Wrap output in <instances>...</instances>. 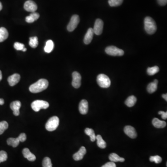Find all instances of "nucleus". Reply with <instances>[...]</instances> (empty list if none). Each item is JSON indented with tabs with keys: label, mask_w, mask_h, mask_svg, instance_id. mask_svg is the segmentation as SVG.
Segmentation results:
<instances>
[{
	"label": "nucleus",
	"mask_w": 167,
	"mask_h": 167,
	"mask_svg": "<svg viewBox=\"0 0 167 167\" xmlns=\"http://www.w3.org/2000/svg\"><path fill=\"white\" fill-rule=\"evenodd\" d=\"M48 81L44 79H41L36 83L31 84L29 87V91L32 93H36L44 91L48 87Z\"/></svg>",
	"instance_id": "1"
},
{
	"label": "nucleus",
	"mask_w": 167,
	"mask_h": 167,
	"mask_svg": "<svg viewBox=\"0 0 167 167\" xmlns=\"http://www.w3.org/2000/svg\"><path fill=\"white\" fill-rule=\"evenodd\" d=\"M145 29L149 35H153L156 32L157 26L155 21L150 17H147L145 19Z\"/></svg>",
	"instance_id": "2"
},
{
	"label": "nucleus",
	"mask_w": 167,
	"mask_h": 167,
	"mask_svg": "<svg viewBox=\"0 0 167 167\" xmlns=\"http://www.w3.org/2000/svg\"><path fill=\"white\" fill-rule=\"evenodd\" d=\"M59 118L58 117H52L48 119L45 124V129L49 131H55L59 125Z\"/></svg>",
	"instance_id": "3"
},
{
	"label": "nucleus",
	"mask_w": 167,
	"mask_h": 167,
	"mask_svg": "<svg viewBox=\"0 0 167 167\" xmlns=\"http://www.w3.org/2000/svg\"><path fill=\"white\" fill-rule=\"evenodd\" d=\"M98 84L102 88H107L111 85V80L110 78L104 74H100L98 76L97 78Z\"/></svg>",
	"instance_id": "4"
},
{
	"label": "nucleus",
	"mask_w": 167,
	"mask_h": 167,
	"mask_svg": "<svg viewBox=\"0 0 167 167\" xmlns=\"http://www.w3.org/2000/svg\"><path fill=\"white\" fill-rule=\"evenodd\" d=\"M49 106V104L46 101L41 100H36L31 104L32 109L36 112H38L41 109H46Z\"/></svg>",
	"instance_id": "5"
},
{
	"label": "nucleus",
	"mask_w": 167,
	"mask_h": 167,
	"mask_svg": "<svg viewBox=\"0 0 167 167\" xmlns=\"http://www.w3.org/2000/svg\"><path fill=\"white\" fill-rule=\"evenodd\" d=\"M105 52L109 55L113 56H121L124 55V51L115 46H109L105 48Z\"/></svg>",
	"instance_id": "6"
},
{
	"label": "nucleus",
	"mask_w": 167,
	"mask_h": 167,
	"mask_svg": "<svg viewBox=\"0 0 167 167\" xmlns=\"http://www.w3.org/2000/svg\"><path fill=\"white\" fill-rule=\"evenodd\" d=\"M80 21L79 16L78 15H74L71 17L70 22L67 26V29L69 32H73L77 27Z\"/></svg>",
	"instance_id": "7"
},
{
	"label": "nucleus",
	"mask_w": 167,
	"mask_h": 167,
	"mask_svg": "<svg viewBox=\"0 0 167 167\" xmlns=\"http://www.w3.org/2000/svg\"><path fill=\"white\" fill-rule=\"evenodd\" d=\"M73 81L72 85L75 88H79L81 84V76L80 74L77 72H74L72 74Z\"/></svg>",
	"instance_id": "8"
},
{
	"label": "nucleus",
	"mask_w": 167,
	"mask_h": 167,
	"mask_svg": "<svg viewBox=\"0 0 167 167\" xmlns=\"http://www.w3.org/2000/svg\"><path fill=\"white\" fill-rule=\"evenodd\" d=\"M104 22L100 19H97L96 20L94 28H93L94 33L98 36L101 35L103 32Z\"/></svg>",
	"instance_id": "9"
},
{
	"label": "nucleus",
	"mask_w": 167,
	"mask_h": 167,
	"mask_svg": "<svg viewBox=\"0 0 167 167\" xmlns=\"http://www.w3.org/2000/svg\"><path fill=\"white\" fill-rule=\"evenodd\" d=\"M24 8L26 11L33 13L37 9V5L34 1L28 0L25 3Z\"/></svg>",
	"instance_id": "10"
},
{
	"label": "nucleus",
	"mask_w": 167,
	"mask_h": 167,
	"mask_svg": "<svg viewBox=\"0 0 167 167\" xmlns=\"http://www.w3.org/2000/svg\"><path fill=\"white\" fill-rule=\"evenodd\" d=\"M21 107V102L18 100L13 101L10 104V108L13 111V114L16 116L19 115Z\"/></svg>",
	"instance_id": "11"
},
{
	"label": "nucleus",
	"mask_w": 167,
	"mask_h": 167,
	"mask_svg": "<svg viewBox=\"0 0 167 167\" xmlns=\"http://www.w3.org/2000/svg\"><path fill=\"white\" fill-rule=\"evenodd\" d=\"M124 132L128 136L131 138H135L137 136L136 131L132 126H126L124 128Z\"/></svg>",
	"instance_id": "12"
},
{
	"label": "nucleus",
	"mask_w": 167,
	"mask_h": 167,
	"mask_svg": "<svg viewBox=\"0 0 167 167\" xmlns=\"http://www.w3.org/2000/svg\"><path fill=\"white\" fill-rule=\"evenodd\" d=\"M86 153V150L85 147L82 146L77 152L73 155V158L75 161H80L83 159L84 156Z\"/></svg>",
	"instance_id": "13"
},
{
	"label": "nucleus",
	"mask_w": 167,
	"mask_h": 167,
	"mask_svg": "<svg viewBox=\"0 0 167 167\" xmlns=\"http://www.w3.org/2000/svg\"><path fill=\"white\" fill-rule=\"evenodd\" d=\"M20 79V75L19 74H15L8 78L7 81L10 86H14L19 82Z\"/></svg>",
	"instance_id": "14"
},
{
	"label": "nucleus",
	"mask_w": 167,
	"mask_h": 167,
	"mask_svg": "<svg viewBox=\"0 0 167 167\" xmlns=\"http://www.w3.org/2000/svg\"><path fill=\"white\" fill-rule=\"evenodd\" d=\"M79 112L82 115L87 114L88 111V103L87 100L83 99L80 101L79 104Z\"/></svg>",
	"instance_id": "15"
},
{
	"label": "nucleus",
	"mask_w": 167,
	"mask_h": 167,
	"mask_svg": "<svg viewBox=\"0 0 167 167\" xmlns=\"http://www.w3.org/2000/svg\"><path fill=\"white\" fill-rule=\"evenodd\" d=\"M22 154L24 157L26 158L28 161L34 162L36 160V155L32 153L28 148H24L23 150Z\"/></svg>",
	"instance_id": "16"
},
{
	"label": "nucleus",
	"mask_w": 167,
	"mask_h": 167,
	"mask_svg": "<svg viewBox=\"0 0 167 167\" xmlns=\"http://www.w3.org/2000/svg\"><path fill=\"white\" fill-rule=\"evenodd\" d=\"M94 34V33L93 28H89L88 29V31L85 34L84 39V42L85 44H89L92 42L93 37Z\"/></svg>",
	"instance_id": "17"
},
{
	"label": "nucleus",
	"mask_w": 167,
	"mask_h": 167,
	"mask_svg": "<svg viewBox=\"0 0 167 167\" xmlns=\"http://www.w3.org/2000/svg\"><path fill=\"white\" fill-rule=\"evenodd\" d=\"M152 124L155 128H164L166 126V122L164 121H161L157 118H155L153 119Z\"/></svg>",
	"instance_id": "18"
},
{
	"label": "nucleus",
	"mask_w": 167,
	"mask_h": 167,
	"mask_svg": "<svg viewBox=\"0 0 167 167\" xmlns=\"http://www.w3.org/2000/svg\"><path fill=\"white\" fill-rule=\"evenodd\" d=\"M40 17L39 14L36 12H33L31 13L29 16L26 17V21L27 23H31L34 22L35 21L37 20Z\"/></svg>",
	"instance_id": "19"
},
{
	"label": "nucleus",
	"mask_w": 167,
	"mask_h": 167,
	"mask_svg": "<svg viewBox=\"0 0 167 167\" xmlns=\"http://www.w3.org/2000/svg\"><path fill=\"white\" fill-rule=\"evenodd\" d=\"M109 158L111 162H114V163L118 162H124L125 161V158L120 157L119 155L114 153L111 154L109 155Z\"/></svg>",
	"instance_id": "20"
},
{
	"label": "nucleus",
	"mask_w": 167,
	"mask_h": 167,
	"mask_svg": "<svg viewBox=\"0 0 167 167\" xmlns=\"http://www.w3.org/2000/svg\"><path fill=\"white\" fill-rule=\"evenodd\" d=\"M8 37V33L6 28L2 27L0 28V42L5 41Z\"/></svg>",
	"instance_id": "21"
},
{
	"label": "nucleus",
	"mask_w": 167,
	"mask_h": 167,
	"mask_svg": "<svg viewBox=\"0 0 167 167\" xmlns=\"http://www.w3.org/2000/svg\"><path fill=\"white\" fill-rule=\"evenodd\" d=\"M136 102V98L134 96H131L126 99L125 104L127 106L131 107L135 104Z\"/></svg>",
	"instance_id": "22"
},
{
	"label": "nucleus",
	"mask_w": 167,
	"mask_h": 167,
	"mask_svg": "<svg viewBox=\"0 0 167 167\" xmlns=\"http://www.w3.org/2000/svg\"><path fill=\"white\" fill-rule=\"evenodd\" d=\"M84 132L87 135L90 136V140L92 142H94L95 141L96 139V136L95 134L93 129L88 128H86L84 130Z\"/></svg>",
	"instance_id": "23"
},
{
	"label": "nucleus",
	"mask_w": 167,
	"mask_h": 167,
	"mask_svg": "<svg viewBox=\"0 0 167 167\" xmlns=\"http://www.w3.org/2000/svg\"><path fill=\"white\" fill-rule=\"evenodd\" d=\"M97 139V143L98 146L101 149H105L106 147V143L105 141L103 140L102 136L100 135H98L96 137Z\"/></svg>",
	"instance_id": "24"
},
{
	"label": "nucleus",
	"mask_w": 167,
	"mask_h": 167,
	"mask_svg": "<svg viewBox=\"0 0 167 167\" xmlns=\"http://www.w3.org/2000/svg\"><path fill=\"white\" fill-rule=\"evenodd\" d=\"M20 141L18 137L17 138H9L7 140V144L8 146H12L14 148L17 147L19 145Z\"/></svg>",
	"instance_id": "25"
},
{
	"label": "nucleus",
	"mask_w": 167,
	"mask_h": 167,
	"mask_svg": "<svg viewBox=\"0 0 167 167\" xmlns=\"http://www.w3.org/2000/svg\"><path fill=\"white\" fill-rule=\"evenodd\" d=\"M54 42L52 40H48L46 41L45 46L44 50L46 53H50L53 51L54 49Z\"/></svg>",
	"instance_id": "26"
},
{
	"label": "nucleus",
	"mask_w": 167,
	"mask_h": 167,
	"mask_svg": "<svg viewBox=\"0 0 167 167\" xmlns=\"http://www.w3.org/2000/svg\"><path fill=\"white\" fill-rule=\"evenodd\" d=\"M147 89V91L150 93H153L157 90V84L154 82H151L148 84Z\"/></svg>",
	"instance_id": "27"
},
{
	"label": "nucleus",
	"mask_w": 167,
	"mask_h": 167,
	"mask_svg": "<svg viewBox=\"0 0 167 167\" xmlns=\"http://www.w3.org/2000/svg\"><path fill=\"white\" fill-rule=\"evenodd\" d=\"M29 42V45L32 48H35L38 45L39 42L37 37L35 36L30 37Z\"/></svg>",
	"instance_id": "28"
},
{
	"label": "nucleus",
	"mask_w": 167,
	"mask_h": 167,
	"mask_svg": "<svg viewBox=\"0 0 167 167\" xmlns=\"http://www.w3.org/2000/svg\"><path fill=\"white\" fill-rule=\"evenodd\" d=\"M159 71V67L157 66H155L153 67H149L147 69V72L149 75H154L157 74Z\"/></svg>",
	"instance_id": "29"
},
{
	"label": "nucleus",
	"mask_w": 167,
	"mask_h": 167,
	"mask_svg": "<svg viewBox=\"0 0 167 167\" xmlns=\"http://www.w3.org/2000/svg\"><path fill=\"white\" fill-rule=\"evenodd\" d=\"M124 0H109L108 3L111 7H117L123 3Z\"/></svg>",
	"instance_id": "30"
},
{
	"label": "nucleus",
	"mask_w": 167,
	"mask_h": 167,
	"mask_svg": "<svg viewBox=\"0 0 167 167\" xmlns=\"http://www.w3.org/2000/svg\"><path fill=\"white\" fill-rule=\"evenodd\" d=\"M8 127V124L6 121H3L0 122V135L2 134Z\"/></svg>",
	"instance_id": "31"
},
{
	"label": "nucleus",
	"mask_w": 167,
	"mask_h": 167,
	"mask_svg": "<svg viewBox=\"0 0 167 167\" xmlns=\"http://www.w3.org/2000/svg\"><path fill=\"white\" fill-rule=\"evenodd\" d=\"M42 166L43 167H53L51 159L48 157H45L43 160Z\"/></svg>",
	"instance_id": "32"
},
{
	"label": "nucleus",
	"mask_w": 167,
	"mask_h": 167,
	"mask_svg": "<svg viewBox=\"0 0 167 167\" xmlns=\"http://www.w3.org/2000/svg\"><path fill=\"white\" fill-rule=\"evenodd\" d=\"M150 161L151 162H155V164H160L162 162V158L159 155L151 156L150 157Z\"/></svg>",
	"instance_id": "33"
},
{
	"label": "nucleus",
	"mask_w": 167,
	"mask_h": 167,
	"mask_svg": "<svg viewBox=\"0 0 167 167\" xmlns=\"http://www.w3.org/2000/svg\"><path fill=\"white\" fill-rule=\"evenodd\" d=\"M7 159V155L6 152L2 150L0 151V163L5 162Z\"/></svg>",
	"instance_id": "34"
},
{
	"label": "nucleus",
	"mask_w": 167,
	"mask_h": 167,
	"mask_svg": "<svg viewBox=\"0 0 167 167\" xmlns=\"http://www.w3.org/2000/svg\"><path fill=\"white\" fill-rule=\"evenodd\" d=\"M14 48L17 50H22L24 48V45L19 42H16L14 44Z\"/></svg>",
	"instance_id": "35"
},
{
	"label": "nucleus",
	"mask_w": 167,
	"mask_h": 167,
	"mask_svg": "<svg viewBox=\"0 0 167 167\" xmlns=\"http://www.w3.org/2000/svg\"><path fill=\"white\" fill-rule=\"evenodd\" d=\"M18 138L20 142H25L26 139V135L25 133H21V134L18 137Z\"/></svg>",
	"instance_id": "36"
},
{
	"label": "nucleus",
	"mask_w": 167,
	"mask_h": 167,
	"mask_svg": "<svg viewBox=\"0 0 167 167\" xmlns=\"http://www.w3.org/2000/svg\"><path fill=\"white\" fill-rule=\"evenodd\" d=\"M101 167H116V165L114 162H108Z\"/></svg>",
	"instance_id": "37"
},
{
	"label": "nucleus",
	"mask_w": 167,
	"mask_h": 167,
	"mask_svg": "<svg viewBox=\"0 0 167 167\" xmlns=\"http://www.w3.org/2000/svg\"><path fill=\"white\" fill-rule=\"evenodd\" d=\"M158 114L159 115H161V117L163 118L164 120H165L167 119V112H164L163 111H160V112H158Z\"/></svg>",
	"instance_id": "38"
},
{
	"label": "nucleus",
	"mask_w": 167,
	"mask_h": 167,
	"mask_svg": "<svg viewBox=\"0 0 167 167\" xmlns=\"http://www.w3.org/2000/svg\"><path fill=\"white\" fill-rule=\"evenodd\" d=\"M158 4L161 6H165L167 4V0H157Z\"/></svg>",
	"instance_id": "39"
},
{
	"label": "nucleus",
	"mask_w": 167,
	"mask_h": 167,
	"mask_svg": "<svg viewBox=\"0 0 167 167\" xmlns=\"http://www.w3.org/2000/svg\"><path fill=\"white\" fill-rule=\"evenodd\" d=\"M4 104V100L2 98H0V105H2Z\"/></svg>",
	"instance_id": "40"
},
{
	"label": "nucleus",
	"mask_w": 167,
	"mask_h": 167,
	"mask_svg": "<svg viewBox=\"0 0 167 167\" xmlns=\"http://www.w3.org/2000/svg\"><path fill=\"white\" fill-rule=\"evenodd\" d=\"M162 97H163V98H164V99H165V100H166V101H167V94H163V95H162Z\"/></svg>",
	"instance_id": "41"
},
{
	"label": "nucleus",
	"mask_w": 167,
	"mask_h": 167,
	"mask_svg": "<svg viewBox=\"0 0 167 167\" xmlns=\"http://www.w3.org/2000/svg\"><path fill=\"white\" fill-rule=\"evenodd\" d=\"M2 73L1 70H0V81L2 80Z\"/></svg>",
	"instance_id": "42"
},
{
	"label": "nucleus",
	"mask_w": 167,
	"mask_h": 167,
	"mask_svg": "<svg viewBox=\"0 0 167 167\" xmlns=\"http://www.w3.org/2000/svg\"><path fill=\"white\" fill-rule=\"evenodd\" d=\"M2 3L0 2V11L2 10Z\"/></svg>",
	"instance_id": "43"
},
{
	"label": "nucleus",
	"mask_w": 167,
	"mask_h": 167,
	"mask_svg": "<svg viewBox=\"0 0 167 167\" xmlns=\"http://www.w3.org/2000/svg\"><path fill=\"white\" fill-rule=\"evenodd\" d=\"M26 48H25V47H24V48H23V49L22 50V51H23V52H25V51H26Z\"/></svg>",
	"instance_id": "44"
}]
</instances>
